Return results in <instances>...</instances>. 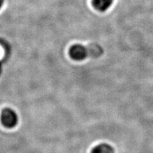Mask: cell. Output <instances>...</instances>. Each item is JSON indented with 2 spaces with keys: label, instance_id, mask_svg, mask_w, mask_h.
<instances>
[{
  "label": "cell",
  "instance_id": "1",
  "mask_svg": "<svg viewBox=\"0 0 153 153\" xmlns=\"http://www.w3.org/2000/svg\"><path fill=\"white\" fill-rule=\"evenodd\" d=\"M1 122L3 125L7 128H12L16 125L18 118L14 111L7 108L1 114Z\"/></svg>",
  "mask_w": 153,
  "mask_h": 153
},
{
  "label": "cell",
  "instance_id": "2",
  "mask_svg": "<svg viewBox=\"0 0 153 153\" xmlns=\"http://www.w3.org/2000/svg\"><path fill=\"white\" fill-rule=\"evenodd\" d=\"M88 50L82 45L76 44L70 50V55L74 60H83L88 55Z\"/></svg>",
  "mask_w": 153,
  "mask_h": 153
},
{
  "label": "cell",
  "instance_id": "3",
  "mask_svg": "<svg viewBox=\"0 0 153 153\" xmlns=\"http://www.w3.org/2000/svg\"><path fill=\"white\" fill-rule=\"evenodd\" d=\"M114 0H93L92 4L96 9L99 11H105L108 9Z\"/></svg>",
  "mask_w": 153,
  "mask_h": 153
},
{
  "label": "cell",
  "instance_id": "4",
  "mask_svg": "<svg viewBox=\"0 0 153 153\" xmlns=\"http://www.w3.org/2000/svg\"><path fill=\"white\" fill-rule=\"evenodd\" d=\"M91 153H114V149L108 144H100L96 146Z\"/></svg>",
  "mask_w": 153,
  "mask_h": 153
},
{
  "label": "cell",
  "instance_id": "5",
  "mask_svg": "<svg viewBox=\"0 0 153 153\" xmlns=\"http://www.w3.org/2000/svg\"><path fill=\"white\" fill-rule=\"evenodd\" d=\"M4 53H5V52L4 51V49H3L2 46H1V45H0V60L3 58Z\"/></svg>",
  "mask_w": 153,
  "mask_h": 153
},
{
  "label": "cell",
  "instance_id": "6",
  "mask_svg": "<svg viewBox=\"0 0 153 153\" xmlns=\"http://www.w3.org/2000/svg\"><path fill=\"white\" fill-rule=\"evenodd\" d=\"M4 3V0H0V8L1 7V6H2Z\"/></svg>",
  "mask_w": 153,
  "mask_h": 153
}]
</instances>
